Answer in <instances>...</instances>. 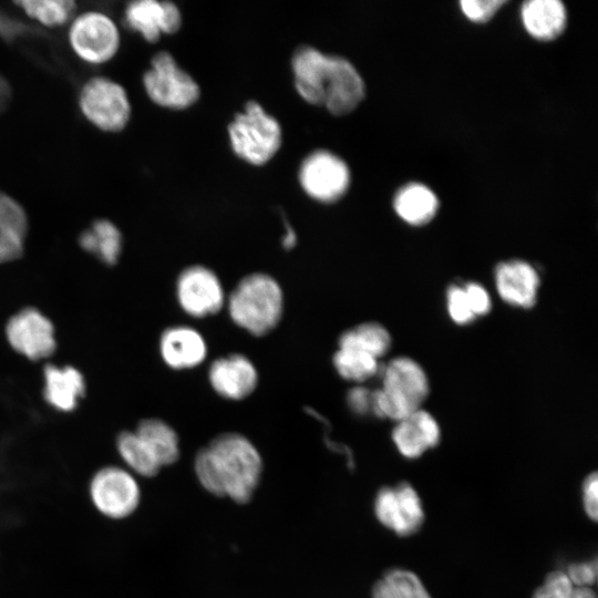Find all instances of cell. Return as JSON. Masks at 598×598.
<instances>
[{
  "label": "cell",
  "mask_w": 598,
  "mask_h": 598,
  "mask_svg": "<svg viewBox=\"0 0 598 598\" xmlns=\"http://www.w3.org/2000/svg\"><path fill=\"white\" fill-rule=\"evenodd\" d=\"M233 151L244 161L262 165L274 157L281 144V127L262 106L249 101L245 111L228 125Z\"/></svg>",
  "instance_id": "5"
},
{
  "label": "cell",
  "mask_w": 598,
  "mask_h": 598,
  "mask_svg": "<svg viewBox=\"0 0 598 598\" xmlns=\"http://www.w3.org/2000/svg\"><path fill=\"white\" fill-rule=\"evenodd\" d=\"M17 6L38 23L54 28L71 21L76 4L72 0H20Z\"/></svg>",
  "instance_id": "28"
},
{
  "label": "cell",
  "mask_w": 598,
  "mask_h": 598,
  "mask_svg": "<svg viewBox=\"0 0 598 598\" xmlns=\"http://www.w3.org/2000/svg\"><path fill=\"white\" fill-rule=\"evenodd\" d=\"M427 393L422 367L411 358H395L382 369V388L372 392V412L399 422L421 409Z\"/></svg>",
  "instance_id": "4"
},
{
  "label": "cell",
  "mask_w": 598,
  "mask_h": 598,
  "mask_svg": "<svg viewBox=\"0 0 598 598\" xmlns=\"http://www.w3.org/2000/svg\"><path fill=\"white\" fill-rule=\"evenodd\" d=\"M581 496L585 513L596 522L598 516V477L596 472L585 478L581 486Z\"/></svg>",
  "instance_id": "35"
},
{
  "label": "cell",
  "mask_w": 598,
  "mask_h": 598,
  "mask_svg": "<svg viewBox=\"0 0 598 598\" xmlns=\"http://www.w3.org/2000/svg\"><path fill=\"white\" fill-rule=\"evenodd\" d=\"M377 519L394 534L416 533L424 522V509L414 487L405 482L382 487L374 499Z\"/></svg>",
  "instance_id": "11"
},
{
  "label": "cell",
  "mask_w": 598,
  "mask_h": 598,
  "mask_svg": "<svg viewBox=\"0 0 598 598\" xmlns=\"http://www.w3.org/2000/svg\"><path fill=\"white\" fill-rule=\"evenodd\" d=\"M441 431L436 420L419 409L396 422L392 439L398 451L406 458H417L440 442Z\"/></svg>",
  "instance_id": "18"
},
{
  "label": "cell",
  "mask_w": 598,
  "mask_h": 598,
  "mask_svg": "<svg viewBox=\"0 0 598 598\" xmlns=\"http://www.w3.org/2000/svg\"><path fill=\"white\" fill-rule=\"evenodd\" d=\"M68 40L73 52L90 64H103L112 60L121 43L114 20L104 12L93 10L72 18Z\"/></svg>",
  "instance_id": "7"
},
{
  "label": "cell",
  "mask_w": 598,
  "mask_h": 598,
  "mask_svg": "<svg viewBox=\"0 0 598 598\" xmlns=\"http://www.w3.org/2000/svg\"><path fill=\"white\" fill-rule=\"evenodd\" d=\"M135 433L146 444L162 466L175 463L179 457V440L174 429L158 419L140 422Z\"/></svg>",
  "instance_id": "23"
},
{
  "label": "cell",
  "mask_w": 598,
  "mask_h": 598,
  "mask_svg": "<svg viewBox=\"0 0 598 598\" xmlns=\"http://www.w3.org/2000/svg\"><path fill=\"white\" fill-rule=\"evenodd\" d=\"M43 374L44 398L49 404L63 412L72 411L85 390L81 372L73 367L48 364Z\"/></svg>",
  "instance_id": "20"
},
{
  "label": "cell",
  "mask_w": 598,
  "mask_h": 598,
  "mask_svg": "<svg viewBox=\"0 0 598 598\" xmlns=\"http://www.w3.org/2000/svg\"><path fill=\"white\" fill-rule=\"evenodd\" d=\"M372 598H431V595L416 574L393 568L374 584Z\"/></svg>",
  "instance_id": "25"
},
{
  "label": "cell",
  "mask_w": 598,
  "mask_h": 598,
  "mask_svg": "<svg viewBox=\"0 0 598 598\" xmlns=\"http://www.w3.org/2000/svg\"><path fill=\"white\" fill-rule=\"evenodd\" d=\"M27 233L25 210L13 197L0 192V264L22 255Z\"/></svg>",
  "instance_id": "19"
},
{
  "label": "cell",
  "mask_w": 598,
  "mask_h": 598,
  "mask_svg": "<svg viewBox=\"0 0 598 598\" xmlns=\"http://www.w3.org/2000/svg\"><path fill=\"white\" fill-rule=\"evenodd\" d=\"M495 286L499 297L507 303L530 308L535 305L539 287L536 269L523 260H507L495 269Z\"/></svg>",
  "instance_id": "16"
},
{
  "label": "cell",
  "mask_w": 598,
  "mask_h": 598,
  "mask_svg": "<svg viewBox=\"0 0 598 598\" xmlns=\"http://www.w3.org/2000/svg\"><path fill=\"white\" fill-rule=\"evenodd\" d=\"M503 3V0H462L460 6L470 20L483 22L493 17Z\"/></svg>",
  "instance_id": "32"
},
{
  "label": "cell",
  "mask_w": 598,
  "mask_h": 598,
  "mask_svg": "<svg viewBox=\"0 0 598 598\" xmlns=\"http://www.w3.org/2000/svg\"><path fill=\"white\" fill-rule=\"evenodd\" d=\"M439 200L425 185L411 183L395 195L394 209L406 223L420 226L429 223L437 212Z\"/></svg>",
  "instance_id": "22"
},
{
  "label": "cell",
  "mask_w": 598,
  "mask_h": 598,
  "mask_svg": "<svg viewBox=\"0 0 598 598\" xmlns=\"http://www.w3.org/2000/svg\"><path fill=\"white\" fill-rule=\"evenodd\" d=\"M347 403L357 415H365L372 412V392L362 385H355L348 391Z\"/></svg>",
  "instance_id": "36"
},
{
  "label": "cell",
  "mask_w": 598,
  "mask_h": 598,
  "mask_svg": "<svg viewBox=\"0 0 598 598\" xmlns=\"http://www.w3.org/2000/svg\"><path fill=\"white\" fill-rule=\"evenodd\" d=\"M299 182L313 199L333 203L341 198L350 185V171L346 162L328 151L308 155L299 169Z\"/></svg>",
  "instance_id": "9"
},
{
  "label": "cell",
  "mask_w": 598,
  "mask_h": 598,
  "mask_svg": "<svg viewBox=\"0 0 598 598\" xmlns=\"http://www.w3.org/2000/svg\"><path fill=\"white\" fill-rule=\"evenodd\" d=\"M124 19L127 27L147 42H156L162 33H175L182 24L178 8L169 1H132L125 9Z\"/></svg>",
  "instance_id": "15"
},
{
  "label": "cell",
  "mask_w": 598,
  "mask_h": 598,
  "mask_svg": "<svg viewBox=\"0 0 598 598\" xmlns=\"http://www.w3.org/2000/svg\"><path fill=\"white\" fill-rule=\"evenodd\" d=\"M6 334L10 346L30 360L48 358L56 347L53 324L34 308L22 309L11 317Z\"/></svg>",
  "instance_id": "13"
},
{
  "label": "cell",
  "mask_w": 598,
  "mask_h": 598,
  "mask_svg": "<svg viewBox=\"0 0 598 598\" xmlns=\"http://www.w3.org/2000/svg\"><path fill=\"white\" fill-rule=\"evenodd\" d=\"M338 346L353 347L380 359L391 347V336L382 324L364 322L342 332Z\"/></svg>",
  "instance_id": "27"
},
{
  "label": "cell",
  "mask_w": 598,
  "mask_h": 598,
  "mask_svg": "<svg viewBox=\"0 0 598 598\" xmlns=\"http://www.w3.org/2000/svg\"><path fill=\"white\" fill-rule=\"evenodd\" d=\"M79 107L87 122L109 133L122 131L131 117L125 89L105 76H94L84 83L79 94Z\"/></svg>",
  "instance_id": "6"
},
{
  "label": "cell",
  "mask_w": 598,
  "mask_h": 598,
  "mask_svg": "<svg viewBox=\"0 0 598 598\" xmlns=\"http://www.w3.org/2000/svg\"><path fill=\"white\" fill-rule=\"evenodd\" d=\"M447 311L451 319L457 324H467L475 319L463 286L453 285L446 293Z\"/></svg>",
  "instance_id": "31"
},
{
  "label": "cell",
  "mask_w": 598,
  "mask_h": 598,
  "mask_svg": "<svg viewBox=\"0 0 598 598\" xmlns=\"http://www.w3.org/2000/svg\"><path fill=\"white\" fill-rule=\"evenodd\" d=\"M90 496L100 513L111 518L131 515L140 503V486L127 471L110 466L100 470L90 484Z\"/></svg>",
  "instance_id": "12"
},
{
  "label": "cell",
  "mask_w": 598,
  "mask_h": 598,
  "mask_svg": "<svg viewBox=\"0 0 598 598\" xmlns=\"http://www.w3.org/2000/svg\"><path fill=\"white\" fill-rule=\"evenodd\" d=\"M226 306L233 322L254 336H265L279 323L283 312V292L268 274L254 272L241 278Z\"/></svg>",
  "instance_id": "3"
},
{
  "label": "cell",
  "mask_w": 598,
  "mask_h": 598,
  "mask_svg": "<svg viewBox=\"0 0 598 598\" xmlns=\"http://www.w3.org/2000/svg\"><path fill=\"white\" fill-rule=\"evenodd\" d=\"M332 363L344 380L361 383L380 371L379 359L353 347L338 346Z\"/></svg>",
  "instance_id": "26"
},
{
  "label": "cell",
  "mask_w": 598,
  "mask_h": 598,
  "mask_svg": "<svg viewBox=\"0 0 598 598\" xmlns=\"http://www.w3.org/2000/svg\"><path fill=\"white\" fill-rule=\"evenodd\" d=\"M470 308L475 316H484L489 312L492 303L486 289L476 282H467L463 286Z\"/></svg>",
  "instance_id": "34"
},
{
  "label": "cell",
  "mask_w": 598,
  "mask_h": 598,
  "mask_svg": "<svg viewBox=\"0 0 598 598\" xmlns=\"http://www.w3.org/2000/svg\"><path fill=\"white\" fill-rule=\"evenodd\" d=\"M208 381L213 390L221 398L243 400L255 391L258 372L246 355L231 353L210 363Z\"/></svg>",
  "instance_id": "14"
},
{
  "label": "cell",
  "mask_w": 598,
  "mask_h": 598,
  "mask_svg": "<svg viewBox=\"0 0 598 598\" xmlns=\"http://www.w3.org/2000/svg\"><path fill=\"white\" fill-rule=\"evenodd\" d=\"M81 247L107 265H114L122 250L120 229L107 219L95 220L79 237Z\"/></svg>",
  "instance_id": "24"
},
{
  "label": "cell",
  "mask_w": 598,
  "mask_h": 598,
  "mask_svg": "<svg viewBox=\"0 0 598 598\" xmlns=\"http://www.w3.org/2000/svg\"><path fill=\"white\" fill-rule=\"evenodd\" d=\"M520 14L525 29L539 40H553L565 29L566 9L559 0L526 1Z\"/></svg>",
  "instance_id": "21"
},
{
  "label": "cell",
  "mask_w": 598,
  "mask_h": 598,
  "mask_svg": "<svg viewBox=\"0 0 598 598\" xmlns=\"http://www.w3.org/2000/svg\"><path fill=\"white\" fill-rule=\"evenodd\" d=\"M143 85L155 104L172 110L186 109L199 97L197 83L166 51L153 56L150 69L143 75Z\"/></svg>",
  "instance_id": "8"
},
{
  "label": "cell",
  "mask_w": 598,
  "mask_h": 598,
  "mask_svg": "<svg viewBox=\"0 0 598 598\" xmlns=\"http://www.w3.org/2000/svg\"><path fill=\"white\" fill-rule=\"evenodd\" d=\"M116 445L121 457L135 473L151 477L159 471L161 465L135 432L121 433Z\"/></svg>",
  "instance_id": "29"
},
{
  "label": "cell",
  "mask_w": 598,
  "mask_h": 598,
  "mask_svg": "<svg viewBox=\"0 0 598 598\" xmlns=\"http://www.w3.org/2000/svg\"><path fill=\"white\" fill-rule=\"evenodd\" d=\"M296 90L312 105L334 115L353 111L364 97V83L348 60L328 55L311 47H300L291 60Z\"/></svg>",
  "instance_id": "2"
},
{
  "label": "cell",
  "mask_w": 598,
  "mask_h": 598,
  "mask_svg": "<svg viewBox=\"0 0 598 598\" xmlns=\"http://www.w3.org/2000/svg\"><path fill=\"white\" fill-rule=\"evenodd\" d=\"M159 353L163 361L172 369H192L206 359L207 343L196 329L188 326H174L162 333Z\"/></svg>",
  "instance_id": "17"
},
{
  "label": "cell",
  "mask_w": 598,
  "mask_h": 598,
  "mask_svg": "<svg viewBox=\"0 0 598 598\" xmlns=\"http://www.w3.org/2000/svg\"><path fill=\"white\" fill-rule=\"evenodd\" d=\"M176 299L182 310L194 318L216 315L226 305L218 276L202 265L187 267L178 275Z\"/></svg>",
  "instance_id": "10"
},
{
  "label": "cell",
  "mask_w": 598,
  "mask_h": 598,
  "mask_svg": "<svg viewBox=\"0 0 598 598\" xmlns=\"http://www.w3.org/2000/svg\"><path fill=\"white\" fill-rule=\"evenodd\" d=\"M533 598H597V596L592 588L571 582L564 570H554L545 577Z\"/></svg>",
  "instance_id": "30"
},
{
  "label": "cell",
  "mask_w": 598,
  "mask_h": 598,
  "mask_svg": "<svg viewBox=\"0 0 598 598\" xmlns=\"http://www.w3.org/2000/svg\"><path fill=\"white\" fill-rule=\"evenodd\" d=\"M285 225H286V234L282 237V246L286 249H291L297 244V235L293 231L292 227L289 224H287V221L285 223Z\"/></svg>",
  "instance_id": "38"
},
{
  "label": "cell",
  "mask_w": 598,
  "mask_h": 598,
  "mask_svg": "<svg viewBox=\"0 0 598 598\" xmlns=\"http://www.w3.org/2000/svg\"><path fill=\"white\" fill-rule=\"evenodd\" d=\"M11 100V87L7 80L0 75V111L8 106Z\"/></svg>",
  "instance_id": "37"
},
{
  "label": "cell",
  "mask_w": 598,
  "mask_h": 598,
  "mask_svg": "<svg viewBox=\"0 0 598 598\" xmlns=\"http://www.w3.org/2000/svg\"><path fill=\"white\" fill-rule=\"evenodd\" d=\"M567 577L577 586L592 587L597 579L596 559L576 561L564 570Z\"/></svg>",
  "instance_id": "33"
},
{
  "label": "cell",
  "mask_w": 598,
  "mask_h": 598,
  "mask_svg": "<svg viewBox=\"0 0 598 598\" xmlns=\"http://www.w3.org/2000/svg\"><path fill=\"white\" fill-rule=\"evenodd\" d=\"M261 456L256 446L239 433H223L200 448L194 471L200 485L216 496L247 503L260 480Z\"/></svg>",
  "instance_id": "1"
}]
</instances>
